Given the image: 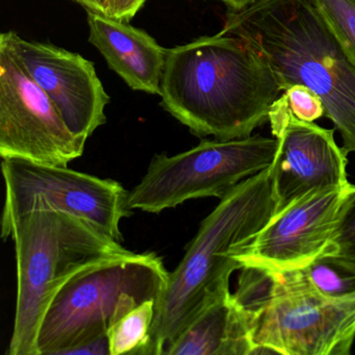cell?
<instances>
[{"instance_id": "6da1fadb", "label": "cell", "mask_w": 355, "mask_h": 355, "mask_svg": "<svg viewBox=\"0 0 355 355\" xmlns=\"http://www.w3.org/2000/svg\"><path fill=\"white\" fill-rule=\"evenodd\" d=\"M282 92L267 60L220 32L168 49L162 107L199 138L250 137Z\"/></svg>"}, {"instance_id": "7a4b0ae2", "label": "cell", "mask_w": 355, "mask_h": 355, "mask_svg": "<svg viewBox=\"0 0 355 355\" xmlns=\"http://www.w3.org/2000/svg\"><path fill=\"white\" fill-rule=\"evenodd\" d=\"M221 32L259 51L282 91L300 84L315 93L345 153H355V64L307 0H259L242 11H227Z\"/></svg>"}, {"instance_id": "3957f363", "label": "cell", "mask_w": 355, "mask_h": 355, "mask_svg": "<svg viewBox=\"0 0 355 355\" xmlns=\"http://www.w3.org/2000/svg\"><path fill=\"white\" fill-rule=\"evenodd\" d=\"M276 215L271 168L243 180L201 222L157 301L146 355L165 354L195 315L222 291L239 257Z\"/></svg>"}, {"instance_id": "277c9868", "label": "cell", "mask_w": 355, "mask_h": 355, "mask_svg": "<svg viewBox=\"0 0 355 355\" xmlns=\"http://www.w3.org/2000/svg\"><path fill=\"white\" fill-rule=\"evenodd\" d=\"M15 245L17 299L9 355H39L38 336L49 305L76 274L130 252L91 224L59 211L18 218L8 238Z\"/></svg>"}, {"instance_id": "5b68a950", "label": "cell", "mask_w": 355, "mask_h": 355, "mask_svg": "<svg viewBox=\"0 0 355 355\" xmlns=\"http://www.w3.org/2000/svg\"><path fill=\"white\" fill-rule=\"evenodd\" d=\"M169 272L157 253L132 251L76 274L55 295L41 324L39 355H63L105 334L140 303L161 297Z\"/></svg>"}, {"instance_id": "8992f818", "label": "cell", "mask_w": 355, "mask_h": 355, "mask_svg": "<svg viewBox=\"0 0 355 355\" xmlns=\"http://www.w3.org/2000/svg\"><path fill=\"white\" fill-rule=\"evenodd\" d=\"M277 139L247 137L202 140L175 155H157L128 195V207L159 214L193 199H222L240 182L269 168Z\"/></svg>"}, {"instance_id": "52a82bcc", "label": "cell", "mask_w": 355, "mask_h": 355, "mask_svg": "<svg viewBox=\"0 0 355 355\" xmlns=\"http://www.w3.org/2000/svg\"><path fill=\"white\" fill-rule=\"evenodd\" d=\"M6 186L1 236L32 211L67 214L121 242L120 223L130 217V192L120 182L69 169L67 166L7 159L1 163Z\"/></svg>"}, {"instance_id": "ba28073f", "label": "cell", "mask_w": 355, "mask_h": 355, "mask_svg": "<svg viewBox=\"0 0 355 355\" xmlns=\"http://www.w3.org/2000/svg\"><path fill=\"white\" fill-rule=\"evenodd\" d=\"M251 355H349L355 340V292L322 294L302 270L280 271L273 302L252 323Z\"/></svg>"}, {"instance_id": "9c48e42d", "label": "cell", "mask_w": 355, "mask_h": 355, "mask_svg": "<svg viewBox=\"0 0 355 355\" xmlns=\"http://www.w3.org/2000/svg\"><path fill=\"white\" fill-rule=\"evenodd\" d=\"M87 139L68 128L45 91L0 42V155L67 166L82 157Z\"/></svg>"}, {"instance_id": "30bf717a", "label": "cell", "mask_w": 355, "mask_h": 355, "mask_svg": "<svg viewBox=\"0 0 355 355\" xmlns=\"http://www.w3.org/2000/svg\"><path fill=\"white\" fill-rule=\"evenodd\" d=\"M268 121L278 142L270 166L276 215L311 191L350 184L348 155L336 144L334 130L298 119L284 94L272 105Z\"/></svg>"}, {"instance_id": "8fae6325", "label": "cell", "mask_w": 355, "mask_h": 355, "mask_svg": "<svg viewBox=\"0 0 355 355\" xmlns=\"http://www.w3.org/2000/svg\"><path fill=\"white\" fill-rule=\"evenodd\" d=\"M355 186L328 187L303 195L261 230L239 261L278 271L302 269L329 252L345 202Z\"/></svg>"}, {"instance_id": "7c38bea8", "label": "cell", "mask_w": 355, "mask_h": 355, "mask_svg": "<svg viewBox=\"0 0 355 355\" xmlns=\"http://www.w3.org/2000/svg\"><path fill=\"white\" fill-rule=\"evenodd\" d=\"M0 42L49 95L74 135L88 140L107 122L110 96L94 63L51 43L26 40L14 32L0 35Z\"/></svg>"}, {"instance_id": "4fadbf2b", "label": "cell", "mask_w": 355, "mask_h": 355, "mask_svg": "<svg viewBox=\"0 0 355 355\" xmlns=\"http://www.w3.org/2000/svg\"><path fill=\"white\" fill-rule=\"evenodd\" d=\"M89 41L132 90L161 95L168 49L128 21L87 10Z\"/></svg>"}, {"instance_id": "5bb4252c", "label": "cell", "mask_w": 355, "mask_h": 355, "mask_svg": "<svg viewBox=\"0 0 355 355\" xmlns=\"http://www.w3.org/2000/svg\"><path fill=\"white\" fill-rule=\"evenodd\" d=\"M251 331L250 321L226 288L193 317L165 355H251Z\"/></svg>"}, {"instance_id": "9a60e30c", "label": "cell", "mask_w": 355, "mask_h": 355, "mask_svg": "<svg viewBox=\"0 0 355 355\" xmlns=\"http://www.w3.org/2000/svg\"><path fill=\"white\" fill-rule=\"evenodd\" d=\"M157 301L146 300L118 318L107 330L111 355H146Z\"/></svg>"}, {"instance_id": "2e32d148", "label": "cell", "mask_w": 355, "mask_h": 355, "mask_svg": "<svg viewBox=\"0 0 355 355\" xmlns=\"http://www.w3.org/2000/svg\"><path fill=\"white\" fill-rule=\"evenodd\" d=\"M280 271L259 265H247L241 269L236 292L232 294L236 306L252 323L273 302L279 286Z\"/></svg>"}, {"instance_id": "e0dca14e", "label": "cell", "mask_w": 355, "mask_h": 355, "mask_svg": "<svg viewBox=\"0 0 355 355\" xmlns=\"http://www.w3.org/2000/svg\"><path fill=\"white\" fill-rule=\"evenodd\" d=\"M301 270L322 294L340 297L355 292V263L344 257L326 252Z\"/></svg>"}, {"instance_id": "ac0fdd59", "label": "cell", "mask_w": 355, "mask_h": 355, "mask_svg": "<svg viewBox=\"0 0 355 355\" xmlns=\"http://www.w3.org/2000/svg\"><path fill=\"white\" fill-rule=\"evenodd\" d=\"M327 22L355 64V0H307Z\"/></svg>"}, {"instance_id": "d6986e66", "label": "cell", "mask_w": 355, "mask_h": 355, "mask_svg": "<svg viewBox=\"0 0 355 355\" xmlns=\"http://www.w3.org/2000/svg\"><path fill=\"white\" fill-rule=\"evenodd\" d=\"M329 253L355 263V190L340 211Z\"/></svg>"}, {"instance_id": "ffe728a7", "label": "cell", "mask_w": 355, "mask_h": 355, "mask_svg": "<svg viewBox=\"0 0 355 355\" xmlns=\"http://www.w3.org/2000/svg\"><path fill=\"white\" fill-rule=\"evenodd\" d=\"M292 113L303 121L315 122L325 117V107L321 98L303 85H291L284 91Z\"/></svg>"}, {"instance_id": "44dd1931", "label": "cell", "mask_w": 355, "mask_h": 355, "mask_svg": "<svg viewBox=\"0 0 355 355\" xmlns=\"http://www.w3.org/2000/svg\"><path fill=\"white\" fill-rule=\"evenodd\" d=\"M147 0H107V16L130 21L144 7Z\"/></svg>"}, {"instance_id": "7402d4cb", "label": "cell", "mask_w": 355, "mask_h": 355, "mask_svg": "<svg viewBox=\"0 0 355 355\" xmlns=\"http://www.w3.org/2000/svg\"><path fill=\"white\" fill-rule=\"evenodd\" d=\"M63 355H111L109 334L105 332L96 338L85 340L68 349Z\"/></svg>"}, {"instance_id": "603a6c76", "label": "cell", "mask_w": 355, "mask_h": 355, "mask_svg": "<svg viewBox=\"0 0 355 355\" xmlns=\"http://www.w3.org/2000/svg\"><path fill=\"white\" fill-rule=\"evenodd\" d=\"M80 5L86 10L107 16V0H80Z\"/></svg>"}, {"instance_id": "cb8c5ba5", "label": "cell", "mask_w": 355, "mask_h": 355, "mask_svg": "<svg viewBox=\"0 0 355 355\" xmlns=\"http://www.w3.org/2000/svg\"><path fill=\"white\" fill-rule=\"evenodd\" d=\"M217 1L224 3L227 8V11H242L259 0H217Z\"/></svg>"}, {"instance_id": "d4e9b609", "label": "cell", "mask_w": 355, "mask_h": 355, "mask_svg": "<svg viewBox=\"0 0 355 355\" xmlns=\"http://www.w3.org/2000/svg\"><path fill=\"white\" fill-rule=\"evenodd\" d=\"M73 1H76V3H80V0H73Z\"/></svg>"}]
</instances>
